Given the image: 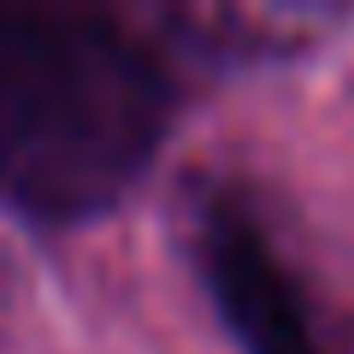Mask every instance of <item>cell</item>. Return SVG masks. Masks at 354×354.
<instances>
[{"label": "cell", "instance_id": "obj_2", "mask_svg": "<svg viewBox=\"0 0 354 354\" xmlns=\"http://www.w3.org/2000/svg\"><path fill=\"white\" fill-rule=\"evenodd\" d=\"M189 254L242 354H330L266 218L230 183L189 189Z\"/></svg>", "mask_w": 354, "mask_h": 354}, {"label": "cell", "instance_id": "obj_1", "mask_svg": "<svg viewBox=\"0 0 354 354\" xmlns=\"http://www.w3.org/2000/svg\"><path fill=\"white\" fill-rule=\"evenodd\" d=\"M171 101L160 53L118 18L0 6V201L95 218L160 153Z\"/></svg>", "mask_w": 354, "mask_h": 354}]
</instances>
